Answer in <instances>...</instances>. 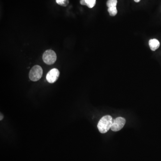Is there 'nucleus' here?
Segmentation results:
<instances>
[{
  "label": "nucleus",
  "instance_id": "1",
  "mask_svg": "<svg viewBox=\"0 0 161 161\" xmlns=\"http://www.w3.org/2000/svg\"><path fill=\"white\" fill-rule=\"evenodd\" d=\"M113 119L109 115L104 116L98 122V128L101 133H105L111 129L113 123Z\"/></svg>",
  "mask_w": 161,
  "mask_h": 161
},
{
  "label": "nucleus",
  "instance_id": "2",
  "mask_svg": "<svg viewBox=\"0 0 161 161\" xmlns=\"http://www.w3.org/2000/svg\"><path fill=\"white\" fill-rule=\"evenodd\" d=\"M43 75V69L40 66H34L29 72V78L33 82L38 81L41 78Z\"/></svg>",
  "mask_w": 161,
  "mask_h": 161
},
{
  "label": "nucleus",
  "instance_id": "3",
  "mask_svg": "<svg viewBox=\"0 0 161 161\" xmlns=\"http://www.w3.org/2000/svg\"><path fill=\"white\" fill-rule=\"evenodd\" d=\"M43 60L47 65H52L56 60V53L52 50H47L43 55Z\"/></svg>",
  "mask_w": 161,
  "mask_h": 161
},
{
  "label": "nucleus",
  "instance_id": "4",
  "mask_svg": "<svg viewBox=\"0 0 161 161\" xmlns=\"http://www.w3.org/2000/svg\"><path fill=\"white\" fill-rule=\"evenodd\" d=\"M125 123L126 120L125 118L121 117L116 118L113 120L111 130L114 132L119 131L125 126Z\"/></svg>",
  "mask_w": 161,
  "mask_h": 161
},
{
  "label": "nucleus",
  "instance_id": "5",
  "mask_svg": "<svg viewBox=\"0 0 161 161\" xmlns=\"http://www.w3.org/2000/svg\"><path fill=\"white\" fill-rule=\"evenodd\" d=\"M60 76V72L56 69H53L49 71L47 74L46 79L50 83H53L57 81Z\"/></svg>",
  "mask_w": 161,
  "mask_h": 161
},
{
  "label": "nucleus",
  "instance_id": "6",
  "mask_svg": "<svg viewBox=\"0 0 161 161\" xmlns=\"http://www.w3.org/2000/svg\"><path fill=\"white\" fill-rule=\"evenodd\" d=\"M148 44L151 50L153 51H154L158 49L160 46V43L159 41L156 39H151L148 42Z\"/></svg>",
  "mask_w": 161,
  "mask_h": 161
},
{
  "label": "nucleus",
  "instance_id": "7",
  "mask_svg": "<svg viewBox=\"0 0 161 161\" xmlns=\"http://www.w3.org/2000/svg\"><path fill=\"white\" fill-rule=\"evenodd\" d=\"M108 11L109 12V15L112 16H115L117 14V10L116 7L108 8Z\"/></svg>",
  "mask_w": 161,
  "mask_h": 161
},
{
  "label": "nucleus",
  "instance_id": "8",
  "mask_svg": "<svg viewBox=\"0 0 161 161\" xmlns=\"http://www.w3.org/2000/svg\"><path fill=\"white\" fill-rule=\"evenodd\" d=\"M117 4V0H108L107 3V5L108 8H110V7H116Z\"/></svg>",
  "mask_w": 161,
  "mask_h": 161
},
{
  "label": "nucleus",
  "instance_id": "9",
  "mask_svg": "<svg viewBox=\"0 0 161 161\" xmlns=\"http://www.w3.org/2000/svg\"><path fill=\"white\" fill-rule=\"evenodd\" d=\"M86 6L89 8H92L96 4V0H85Z\"/></svg>",
  "mask_w": 161,
  "mask_h": 161
},
{
  "label": "nucleus",
  "instance_id": "10",
  "mask_svg": "<svg viewBox=\"0 0 161 161\" xmlns=\"http://www.w3.org/2000/svg\"><path fill=\"white\" fill-rule=\"evenodd\" d=\"M57 4L63 6H66L69 3V0H56Z\"/></svg>",
  "mask_w": 161,
  "mask_h": 161
},
{
  "label": "nucleus",
  "instance_id": "11",
  "mask_svg": "<svg viewBox=\"0 0 161 161\" xmlns=\"http://www.w3.org/2000/svg\"><path fill=\"white\" fill-rule=\"evenodd\" d=\"M80 4L82 5H84V6H86V3L85 0H81L80 1Z\"/></svg>",
  "mask_w": 161,
  "mask_h": 161
},
{
  "label": "nucleus",
  "instance_id": "12",
  "mask_svg": "<svg viewBox=\"0 0 161 161\" xmlns=\"http://www.w3.org/2000/svg\"><path fill=\"white\" fill-rule=\"evenodd\" d=\"M3 115H1V120L3 119Z\"/></svg>",
  "mask_w": 161,
  "mask_h": 161
},
{
  "label": "nucleus",
  "instance_id": "13",
  "mask_svg": "<svg viewBox=\"0 0 161 161\" xmlns=\"http://www.w3.org/2000/svg\"><path fill=\"white\" fill-rule=\"evenodd\" d=\"M134 1L136 2H140L141 0H134Z\"/></svg>",
  "mask_w": 161,
  "mask_h": 161
}]
</instances>
